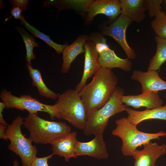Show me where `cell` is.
<instances>
[{
	"mask_svg": "<svg viewBox=\"0 0 166 166\" xmlns=\"http://www.w3.org/2000/svg\"><path fill=\"white\" fill-rule=\"evenodd\" d=\"M26 66L32 80V84L37 87L40 95L53 100L58 99V94L50 89L45 84L39 70L33 68L27 63Z\"/></svg>",
	"mask_w": 166,
	"mask_h": 166,
	"instance_id": "obj_21",
	"label": "cell"
},
{
	"mask_svg": "<svg viewBox=\"0 0 166 166\" xmlns=\"http://www.w3.org/2000/svg\"></svg>",
	"mask_w": 166,
	"mask_h": 166,
	"instance_id": "obj_33",
	"label": "cell"
},
{
	"mask_svg": "<svg viewBox=\"0 0 166 166\" xmlns=\"http://www.w3.org/2000/svg\"><path fill=\"white\" fill-rule=\"evenodd\" d=\"M19 163L18 161L16 160H15L13 162V166H19Z\"/></svg>",
	"mask_w": 166,
	"mask_h": 166,
	"instance_id": "obj_32",
	"label": "cell"
},
{
	"mask_svg": "<svg viewBox=\"0 0 166 166\" xmlns=\"http://www.w3.org/2000/svg\"><path fill=\"white\" fill-rule=\"evenodd\" d=\"M155 41L157 44L156 51L150 60L148 70H159L161 66L166 61V39L156 36Z\"/></svg>",
	"mask_w": 166,
	"mask_h": 166,
	"instance_id": "obj_22",
	"label": "cell"
},
{
	"mask_svg": "<svg viewBox=\"0 0 166 166\" xmlns=\"http://www.w3.org/2000/svg\"><path fill=\"white\" fill-rule=\"evenodd\" d=\"M132 21L121 14L112 22H104L98 27L103 36H108L113 38L121 46L128 56V58L134 59L136 57L134 50L128 44L126 37V31Z\"/></svg>",
	"mask_w": 166,
	"mask_h": 166,
	"instance_id": "obj_9",
	"label": "cell"
},
{
	"mask_svg": "<svg viewBox=\"0 0 166 166\" xmlns=\"http://www.w3.org/2000/svg\"><path fill=\"white\" fill-rule=\"evenodd\" d=\"M131 78L141 84L142 92L157 93L166 90V81L160 77L158 71L148 70L146 72L134 70Z\"/></svg>",
	"mask_w": 166,
	"mask_h": 166,
	"instance_id": "obj_14",
	"label": "cell"
},
{
	"mask_svg": "<svg viewBox=\"0 0 166 166\" xmlns=\"http://www.w3.org/2000/svg\"><path fill=\"white\" fill-rule=\"evenodd\" d=\"M151 27L156 36L166 39V14L161 11L151 23Z\"/></svg>",
	"mask_w": 166,
	"mask_h": 166,
	"instance_id": "obj_25",
	"label": "cell"
},
{
	"mask_svg": "<svg viewBox=\"0 0 166 166\" xmlns=\"http://www.w3.org/2000/svg\"><path fill=\"white\" fill-rule=\"evenodd\" d=\"M121 13L120 0H93L89 7L85 21L89 23L96 15L102 14L109 18L108 22L110 23L115 21Z\"/></svg>",
	"mask_w": 166,
	"mask_h": 166,
	"instance_id": "obj_11",
	"label": "cell"
},
{
	"mask_svg": "<svg viewBox=\"0 0 166 166\" xmlns=\"http://www.w3.org/2000/svg\"><path fill=\"white\" fill-rule=\"evenodd\" d=\"M0 98L7 109L25 110L31 114H37L39 112H44L48 113L52 120L55 118L60 119L54 105L43 104L30 95L17 97L4 89L1 92Z\"/></svg>",
	"mask_w": 166,
	"mask_h": 166,
	"instance_id": "obj_7",
	"label": "cell"
},
{
	"mask_svg": "<svg viewBox=\"0 0 166 166\" xmlns=\"http://www.w3.org/2000/svg\"><path fill=\"white\" fill-rule=\"evenodd\" d=\"M89 38L95 44L100 67L110 69L117 68L126 71L131 70L132 66L131 61L128 58L122 59L118 57L114 50L109 47L106 39L101 33H93Z\"/></svg>",
	"mask_w": 166,
	"mask_h": 166,
	"instance_id": "obj_8",
	"label": "cell"
},
{
	"mask_svg": "<svg viewBox=\"0 0 166 166\" xmlns=\"http://www.w3.org/2000/svg\"><path fill=\"white\" fill-rule=\"evenodd\" d=\"M28 3V0H10V4L11 6L19 7L22 9V11L26 10Z\"/></svg>",
	"mask_w": 166,
	"mask_h": 166,
	"instance_id": "obj_28",
	"label": "cell"
},
{
	"mask_svg": "<svg viewBox=\"0 0 166 166\" xmlns=\"http://www.w3.org/2000/svg\"><path fill=\"white\" fill-rule=\"evenodd\" d=\"M93 0H46L43 2L44 7L49 5L58 9V11L67 9H72L80 12L83 15L87 13L89 7Z\"/></svg>",
	"mask_w": 166,
	"mask_h": 166,
	"instance_id": "obj_20",
	"label": "cell"
},
{
	"mask_svg": "<svg viewBox=\"0 0 166 166\" xmlns=\"http://www.w3.org/2000/svg\"><path fill=\"white\" fill-rule=\"evenodd\" d=\"M121 14L130 19L132 22L139 23L146 17L147 10L145 0H120Z\"/></svg>",
	"mask_w": 166,
	"mask_h": 166,
	"instance_id": "obj_18",
	"label": "cell"
},
{
	"mask_svg": "<svg viewBox=\"0 0 166 166\" xmlns=\"http://www.w3.org/2000/svg\"><path fill=\"white\" fill-rule=\"evenodd\" d=\"M162 0H145V6L150 17H156L161 11Z\"/></svg>",
	"mask_w": 166,
	"mask_h": 166,
	"instance_id": "obj_26",
	"label": "cell"
},
{
	"mask_svg": "<svg viewBox=\"0 0 166 166\" xmlns=\"http://www.w3.org/2000/svg\"><path fill=\"white\" fill-rule=\"evenodd\" d=\"M143 146L142 150H136L132 154L135 160L134 166H155L157 159L166 153L165 144L159 145L150 141Z\"/></svg>",
	"mask_w": 166,
	"mask_h": 166,
	"instance_id": "obj_13",
	"label": "cell"
},
{
	"mask_svg": "<svg viewBox=\"0 0 166 166\" xmlns=\"http://www.w3.org/2000/svg\"><path fill=\"white\" fill-rule=\"evenodd\" d=\"M53 155L42 157H36L33 161L30 166H49L48 164L49 160L51 159Z\"/></svg>",
	"mask_w": 166,
	"mask_h": 166,
	"instance_id": "obj_27",
	"label": "cell"
},
{
	"mask_svg": "<svg viewBox=\"0 0 166 166\" xmlns=\"http://www.w3.org/2000/svg\"><path fill=\"white\" fill-rule=\"evenodd\" d=\"M85 61L84 71L80 82L75 89L79 92L86 85L87 80L94 76L101 67L99 53L95 43L89 38L84 45Z\"/></svg>",
	"mask_w": 166,
	"mask_h": 166,
	"instance_id": "obj_10",
	"label": "cell"
},
{
	"mask_svg": "<svg viewBox=\"0 0 166 166\" xmlns=\"http://www.w3.org/2000/svg\"><path fill=\"white\" fill-rule=\"evenodd\" d=\"M19 20L21 21V23L24 25L34 37L41 39L47 43L49 47L53 48L57 53H62L64 49L68 45L67 43L62 45L54 42L49 38V36L47 35L40 31L28 23L25 20L22 14L21 15V18Z\"/></svg>",
	"mask_w": 166,
	"mask_h": 166,
	"instance_id": "obj_23",
	"label": "cell"
},
{
	"mask_svg": "<svg viewBox=\"0 0 166 166\" xmlns=\"http://www.w3.org/2000/svg\"><path fill=\"white\" fill-rule=\"evenodd\" d=\"M7 126H5L2 124H0V138L3 139L5 140H7L5 132Z\"/></svg>",
	"mask_w": 166,
	"mask_h": 166,
	"instance_id": "obj_31",
	"label": "cell"
},
{
	"mask_svg": "<svg viewBox=\"0 0 166 166\" xmlns=\"http://www.w3.org/2000/svg\"><path fill=\"white\" fill-rule=\"evenodd\" d=\"M124 90L117 87L109 101L100 109L87 114L86 124L84 130L85 135H103L111 117L126 111L128 107L123 104L122 97Z\"/></svg>",
	"mask_w": 166,
	"mask_h": 166,
	"instance_id": "obj_3",
	"label": "cell"
},
{
	"mask_svg": "<svg viewBox=\"0 0 166 166\" xmlns=\"http://www.w3.org/2000/svg\"><path fill=\"white\" fill-rule=\"evenodd\" d=\"M75 152L77 157L87 155L101 160L107 159L109 156L103 135H95L94 138L87 142L77 140Z\"/></svg>",
	"mask_w": 166,
	"mask_h": 166,
	"instance_id": "obj_12",
	"label": "cell"
},
{
	"mask_svg": "<svg viewBox=\"0 0 166 166\" xmlns=\"http://www.w3.org/2000/svg\"><path fill=\"white\" fill-rule=\"evenodd\" d=\"M118 79L111 69L101 67L91 81L79 92L87 114L102 107L115 91Z\"/></svg>",
	"mask_w": 166,
	"mask_h": 166,
	"instance_id": "obj_1",
	"label": "cell"
},
{
	"mask_svg": "<svg viewBox=\"0 0 166 166\" xmlns=\"http://www.w3.org/2000/svg\"><path fill=\"white\" fill-rule=\"evenodd\" d=\"M116 127L112 134L121 138V151L125 156H132L136 148L154 139L166 136V133L161 131L156 133H148L139 131L136 126L132 124L127 118L124 117L115 121Z\"/></svg>",
	"mask_w": 166,
	"mask_h": 166,
	"instance_id": "obj_4",
	"label": "cell"
},
{
	"mask_svg": "<svg viewBox=\"0 0 166 166\" xmlns=\"http://www.w3.org/2000/svg\"><path fill=\"white\" fill-rule=\"evenodd\" d=\"M24 118L18 116L8 125L5 132L7 139L10 143L8 148L20 157L22 166H30L37 157L38 150L30 137L27 138L23 134L21 126Z\"/></svg>",
	"mask_w": 166,
	"mask_h": 166,
	"instance_id": "obj_6",
	"label": "cell"
},
{
	"mask_svg": "<svg viewBox=\"0 0 166 166\" xmlns=\"http://www.w3.org/2000/svg\"><path fill=\"white\" fill-rule=\"evenodd\" d=\"M16 29L21 35L25 45L26 49V57L27 63L31 65V60L35 58L33 52L34 48L38 46L39 45L35 42L33 37L22 28L16 26Z\"/></svg>",
	"mask_w": 166,
	"mask_h": 166,
	"instance_id": "obj_24",
	"label": "cell"
},
{
	"mask_svg": "<svg viewBox=\"0 0 166 166\" xmlns=\"http://www.w3.org/2000/svg\"><path fill=\"white\" fill-rule=\"evenodd\" d=\"M54 104L60 118L65 120L74 127L84 130L87 113L79 94L76 89H69L58 94Z\"/></svg>",
	"mask_w": 166,
	"mask_h": 166,
	"instance_id": "obj_5",
	"label": "cell"
},
{
	"mask_svg": "<svg viewBox=\"0 0 166 166\" xmlns=\"http://www.w3.org/2000/svg\"><path fill=\"white\" fill-rule=\"evenodd\" d=\"M128 119L133 124L136 126L145 120L158 119L166 121V105L161 107L142 111H137L128 107L126 111Z\"/></svg>",
	"mask_w": 166,
	"mask_h": 166,
	"instance_id": "obj_19",
	"label": "cell"
},
{
	"mask_svg": "<svg viewBox=\"0 0 166 166\" xmlns=\"http://www.w3.org/2000/svg\"><path fill=\"white\" fill-rule=\"evenodd\" d=\"M6 108L5 104L2 102H0V124L7 126L8 124L3 117L2 112Z\"/></svg>",
	"mask_w": 166,
	"mask_h": 166,
	"instance_id": "obj_30",
	"label": "cell"
},
{
	"mask_svg": "<svg viewBox=\"0 0 166 166\" xmlns=\"http://www.w3.org/2000/svg\"><path fill=\"white\" fill-rule=\"evenodd\" d=\"M88 38L85 35H79L71 45H67L64 49L62 52V73H67L71 63L76 57L80 54L85 53L84 45Z\"/></svg>",
	"mask_w": 166,
	"mask_h": 166,
	"instance_id": "obj_17",
	"label": "cell"
},
{
	"mask_svg": "<svg viewBox=\"0 0 166 166\" xmlns=\"http://www.w3.org/2000/svg\"><path fill=\"white\" fill-rule=\"evenodd\" d=\"M77 135V132H71L53 141L50 144L52 154L63 157L67 162L71 158H77L75 152Z\"/></svg>",
	"mask_w": 166,
	"mask_h": 166,
	"instance_id": "obj_15",
	"label": "cell"
},
{
	"mask_svg": "<svg viewBox=\"0 0 166 166\" xmlns=\"http://www.w3.org/2000/svg\"><path fill=\"white\" fill-rule=\"evenodd\" d=\"M23 125L29 132L32 141L39 144H50L71 131L65 122L48 121L35 114H29L24 118Z\"/></svg>",
	"mask_w": 166,
	"mask_h": 166,
	"instance_id": "obj_2",
	"label": "cell"
},
{
	"mask_svg": "<svg viewBox=\"0 0 166 166\" xmlns=\"http://www.w3.org/2000/svg\"><path fill=\"white\" fill-rule=\"evenodd\" d=\"M123 103L127 106L132 107L135 109L145 107L147 109H152L162 106V100L157 93L142 92L137 95L123 96Z\"/></svg>",
	"mask_w": 166,
	"mask_h": 166,
	"instance_id": "obj_16",
	"label": "cell"
},
{
	"mask_svg": "<svg viewBox=\"0 0 166 166\" xmlns=\"http://www.w3.org/2000/svg\"><path fill=\"white\" fill-rule=\"evenodd\" d=\"M22 11V10L19 7L16 6H13L10 10L11 15L9 18L5 19V22H6L12 17H13L15 19H20L21 18Z\"/></svg>",
	"mask_w": 166,
	"mask_h": 166,
	"instance_id": "obj_29",
	"label": "cell"
}]
</instances>
